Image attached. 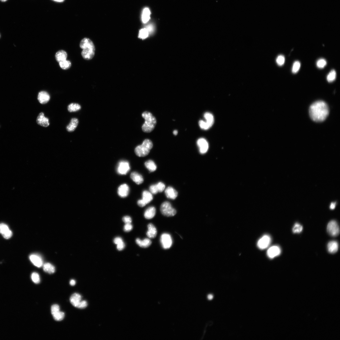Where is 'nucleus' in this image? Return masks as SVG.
I'll return each mask as SVG.
<instances>
[{"label":"nucleus","mask_w":340,"mask_h":340,"mask_svg":"<svg viewBox=\"0 0 340 340\" xmlns=\"http://www.w3.org/2000/svg\"><path fill=\"white\" fill-rule=\"evenodd\" d=\"M302 230L303 226L298 223L295 224L293 228V231L294 233H300Z\"/></svg>","instance_id":"obj_39"},{"label":"nucleus","mask_w":340,"mask_h":340,"mask_svg":"<svg viewBox=\"0 0 340 340\" xmlns=\"http://www.w3.org/2000/svg\"><path fill=\"white\" fill-rule=\"evenodd\" d=\"M153 147L152 141L149 139H146L144 141L142 145L136 147L134 152L138 156L144 157L149 154Z\"/></svg>","instance_id":"obj_4"},{"label":"nucleus","mask_w":340,"mask_h":340,"mask_svg":"<svg viewBox=\"0 0 340 340\" xmlns=\"http://www.w3.org/2000/svg\"><path fill=\"white\" fill-rule=\"evenodd\" d=\"M149 34V32L146 28H142L139 31L138 37L141 39H145L147 38Z\"/></svg>","instance_id":"obj_32"},{"label":"nucleus","mask_w":340,"mask_h":340,"mask_svg":"<svg viewBox=\"0 0 340 340\" xmlns=\"http://www.w3.org/2000/svg\"><path fill=\"white\" fill-rule=\"evenodd\" d=\"M123 221L126 224H131L132 219L130 216H126L124 217L123 218Z\"/></svg>","instance_id":"obj_47"},{"label":"nucleus","mask_w":340,"mask_h":340,"mask_svg":"<svg viewBox=\"0 0 340 340\" xmlns=\"http://www.w3.org/2000/svg\"><path fill=\"white\" fill-rule=\"evenodd\" d=\"M36 121L37 124L45 127H46L50 125L48 119L44 117V114L43 113L39 114L37 118Z\"/></svg>","instance_id":"obj_14"},{"label":"nucleus","mask_w":340,"mask_h":340,"mask_svg":"<svg viewBox=\"0 0 340 340\" xmlns=\"http://www.w3.org/2000/svg\"><path fill=\"white\" fill-rule=\"evenodd\" d=\"M165 193L166 197L171 199H175L178 195L177 190L171 186L168 187L166 188Z\"/></svg>","instance_id":"obj_17"},{"label":"nucleus","mask_w":340,"mask_h":340,"mask_svg":"<svg viewBox=\"0 0 340 340\" xmlns=\"http://www.w3.org/2000/svg\"><path fill=\"white\" fill-rule=\"evenodd\" d=\"M336 203H332L331 204L330 208L331 210H334L335 207Z\"/></svg>","instance_id":"obj_52"},{"label":"nucleus","mask_w":340,"mask_h":340,"mask_svg":"<svg viewBox=\"0 0 340 340\" xmlns=\"http://www.w3.org/2000/svg\"><path fill=\"white\" fill-rule=\"evenodd\" d=\"M213 298V296L212 294H209L208 296V300H212Z\"/></svg>","instance_id":"obj_53"},{"label":"nucleus","mask_w":340,"mask_h":340,"mask_svg":"<svg viewBox=\"0 0 340 340\" xmlns=\"http://www.w3.org/2000/svg\"><path fill=\"white\" fill-rule=\"evenodd\" d=\"M12 231L10 230L8 232L3 235V236L5 239H9L12 236Z\"/></svg>","instance_id":"obj_48"},{"label":"nucleus","mask_w":340,"mask_h":340,"mask_svg":"<svg viewBox=\"0 0 340 340\" xmlns=\"http://www.w3.org/2000/svg\"><path fill=\"white\" fill-rule=\"evenodd\" d=\"M133 228V227L131 224H126L124 226V230L125 232H128L131 231Z\"/></svg>","instance_id":"obj_46"},{"label":"nucleus","mask_w":340,"mask_h":340,"mask_svg":"<svg viewBox=\"0 0 340 340\" xmlns=\"http://www.w3.org/2000/svg\"><path fill=\"white\" fill-rule=\"evenodd\" d=\"M10 230L8 226L6 224L3 223L0 224V233L2 236L8 232Z\"/></svg>","instance_id":"obj_36"},{"label":"nucleus","mask_w":340,"mask_h":340,"mask_svg":"<svg viewBox=\"0 0 340 340\" xmlns=\"http://www.w3.org/2000/svg\"><path fill=\"white\" fill-rule=\"evenodd\" d=\"M310 117L313 121L322 122L326 119L329 114L327 104L323 101H317L313 103L309 108Z\"/></svg>","instance_id":"obj_1"},{"label":"nucleus","mask_w":340,"mask_h":340,"mask_svg":"<svg viewBox=\"0 0 340 340\" xmlns=\"http://www.w3.org/2000/svg\"><path fill=\"white\" fill-rule=\"evenodd\" d=\"M156 185L159 193L162 192L165 189V184L162 182H159L157 184H156Z\"/></svg>","instance_id":"obj_43"},{"label":"nucleus","mask_w":340,"mask_h":340,"mask_svg":"<svg viewBox=\"0 0 340 340\" xmlns=\"http://www.w3.org/2000/svg\"><path fill=\"white\" fill-rule=\"evenodd\" d=\"M327 230L328 233L332 237L337 236L340 233L338 224L337 222L334 220H332L328 223Z\"/></svg>","instance_id":"obj_7"},{"label":"nucleus","mask_w":340,"mask_h":340,"mask_svg":"<svg viewBox=\"0 0 340 340\" xmlns=\"http://www.w3.org/2000/svg\"><path fill=\"white\" fill-rule=\"evenodd\" d=\"M301 66V63L298 61H295L293 64L292 72L294 73H296L299 70Z\"/></svg>","instance_id":"obj_37"},{"label":"nucleus","mask_w":340,"mask_h":340,"mask_svg":"<svg viewBox=\"0 0 340 340\" xmlns=\"http://www.w3.org/2000/svg\"><path fill=\"white\" fill-rule=\"evenodd\" d=\"M81 109V107L79 104L75 103L70 104L68 106V111L71 112H75L80 110Z\"/></svg>","instance_id":"obj_31"},{"label":"nucleus","mask_w":340,"mask_h":340,"mask_svg":"<svg viewBox=\"0 0 340 340\" xmlns=\"http://www.w3.org/2000/svg\"><path fill=\"white\" fill-rule=\"evenodd\" d=\"M136 242L140 247L143 248H148L152 244V241L148 238H145L142 240L138 238L136 239Z\"/></svg>","instance_id":"obj_23"},{"label":"nucleus","mask_w":340,"mask_h":340,"mask_svg":"<svg viewBox=\"0 0 340 340\" xmlns=\"http://www.w3.org/2000/svg\"><path fill=\"white\" fill-rule=\"evenodd\" d=\"M276 62L278 65L282 66L285 63V58L284 56L282 55H280L278 56L276 59Z\"/></svg>","instance_id":"obj_41"},{"label":"nucleus","mask_w":340,"mask_h":340,"mask_svg":"<svg viewBox=\"0 0 340 340\" xmlns=\"http://www.w3.org/2000/svg\"><path fill=\"white\" fill-rule=\"evenodd\" d=\"M53 1L57 2H62L64 1L65 0H53Z\"/></svg>","instance_id":"obj_55"},{"label":"nucleus","mask_w":340,"mask_h":340,"mask_svg":"<svg viewBox=\"0 0 340 340\" xmlns=\"http://www.w3.org/2000/svg\"><path fill=\"white\" fill-rule=\"evenodd\" d=\"M197 144L201 154H204L208 151L209 146L208 142L203 138H201L198 140Z\"/></svg>","instance_id":"obj_11"},{"label":"nucleus","mask_w":340,"mask_h":340,"mask_svg":"<svg viewBox=\"0 0 340 340\" xmlns=\"http://www.w3.org/2000/svg\"><path fill=\"white\" fill-rule=\"evenodd\" d=\"M78 120L77 118H73L71 120L69 124L66 126V129L68 132H71L74 131L78 126Z\"/></svg>","instance_id":"obj_24"},{"label":"nucleus","mask_w":340,"mask_h":340,"mask_svg":"<svg viewBox=\"0 0 340 340\" xmlns=\"http://www.w3.org/2000/svg\"><path fill=\"white\" fill-rule=\"evenodd\" d=\"M132 180L138 185L142 184L143 182V178L142 175L136 172H132L130 175Z\"/></svg>","instance_id":"obj_20"},{"label":"nucleus","mask_w":340,"mask_h":340,"mask_svg":"<svg viewBox=\"0 0 340 340\" xmlns=\"http://www.w3.org/2000/svg\"><path fill=\"white\" fill-rule=\"evenodd\" d=\"M31 278L33 281L36 284L40 283V279L39 274L37 273L33 272L31 275Z\"/></svg>","instance_id":"obj_40"},{"label":"nucleus","mask_w":340,"mask_h":340,"mask_svg":"<svg viewBox=\"0 0 340 340\" xmlns=\"http://www.w3.org/2000/svg\"><path fill=\"white\" fill-rule=\"evenodd\" d=\"M66 52L63 50H60L56 53L55 55L56 60L59 62L66 60L67 57Z\"/></svg>","instance_id":"obj_26"},{"label":"nucleus","mask_w":340,"mask_h":340,"mask_svg":"<svg viewBox=\"0 0 340 340\" xmlns=\"http://www.w3.org/2000/svg\"><path fill=\"white\" fill-rule=\"evenodd\" d=\"M129 163L126 161H121L118 163L117 170L118 173L121 175H125L130 170Z\"/></svg>","instance_id":"obj_9"},{"label":"nucleus","mask_w":340,"mask_h":340,"mask_svg":"<svg viewBox=\"0 0 340 340\" xmlns=\"http://www.w3.org/2000/svg\"><path fill=\"white\" fill-rule=\"evenodd\" d=\"M53 318L55 321H61L64 319L65 314L64 312L60 311L53 315Z\"/></svg>","instance_id":"obj_35"},{"label":"nucleus","mask_w":340,"mask_h":340,"mask_svg":"<svg viewBox=\"0 0 340 340\" xmlns=\"http://www.w3.org/2000/svg\"><path fill=\"white\" fill-rule=\"evenodd\" d=\"M50 99V96L46 91H42L39 93L38 99L41 104H46L49 101Z\"/></svg>","instance_id":"obj_16"},{"label":"nucleus","mask_w":340,"mask_h":340,"mask_svg":"<svg viewBox=\"0 0 340 340\" xmlns=\"http://www.w3.org/2000/svg\"><path fill=\"white\" fill-rule=\"evenodd\" d=\"M76 282L75 280L72 279L71 280L70 282V285L72 286H74L75 285Z\"/></svg>","instance_id":"obj_51"},{"label":"nucleus","mask_w":340,"mask_h":340,"mask_svg":"<svg viewBox=\"0 0 340 340\" xmlns=\"http://www.w3.org/2000/svg\"><path fill=\"white\" fill-rule=\"evenodd\" d=\"M114 242L115 244L117 245V249L119 251H121L125 247V244L120 237L116 238L114 239Z\"/></svg>","instance_id":"obj_28"},{"label":"nucleus","mask_w":340,"mask_h":340,"mask_svg":"<svg viewBox=\"0 0 340 340\" xmlns=\"http://www.w3.org/2000/svg\"><path fill=\"white\" fill-rule=\"evenodd\" d=\"M281 253V249L279 246H274L268 249L267 254L268 257L272 259L279 255Z\"/></svg>","instance_id":"obj_12"},{"label":"nucleus","mask_w":340,"mask_h":340,"mask_svg":"<svg viewBox=\"0 0 340 340\" xmlns=\"http://www.w3.org/2000/svg\"><path fill=\"white\" fill-rule=\"evenodd\" d=\"M147 227L148 230L147 233V237L150 238H155L157 234V231L155 227L153 224L150 223L148 224Z\"/></svg>","instance_id":"obj_18"},{"label":"nucleus","mask_w":340,"mask_h":340,"mask_svg":"<svg viewBox=\"0 0 340 340\" xmlns=\"http://www.w3.org/2000/svg\"><path fill=\"white\" fill-rule=\"evenodd\" d=\"M204 118L206 119V122L200 120L199 122V125L201 129L207 130L210 128L213 125L214 118L213 116L209 112H206L204 115Z\"/></svg>","instance_id":"obj_5"},{"label":"nucleus","mask_w":340,"mask_h":340,"mask_svg":"<svg viewBox=\"0 0 340 340\" xmlns=\"http://www.w3.org/2000/svg\"><path fill=\"white\" fill-rule=\"evenodd\" d=\"M145 165L147 169L151 172H153L156 169V165L154 162L152 160H148L145 163Z\"/></svg>","instance_id":"obj_30"},{"label":"nucleus","mask_w":340,"mask_h":340,"mask_svg":"<svg viewBox=\"0 0 340 340\" xmlns=\"http://www.w3.org/2000/svg\"><path fill=\"white\" fill-rule=\"evenodd\" d=\"M149 190L150 192L152 194H155L159 193L156 184L152 185L149 188Z\"/></svg>","instance_id":"obj_44"},{"label":"nucleus","mask_w":340,"mask_h":340,"mask_svg":"<svg viewBox=\"0 0 340 340\" xmlns=\"http://www.w3.org/2000/svg\"><path fill=\"white\" fill-rule=\"evenodd\" d=\"M160 240L162 247L164 249H170L172 244V238L169 234H163L161 236Z\"/></svg>","instance_id":"obj_8"},{"label":"nucleus","mask_w":340,"mask_h":340,"mask_svg":"<svg viewBox=\"0 0 340 340\" xmlns=\"http://www.w3.org/2000/svg\"><path fill=\"white\" fill-rule=\"evenodd\" d=\"M29 259L35 266L40 267L43 265V261L41 257L36 254H32L29 256Z\"/></svg>","instance_id":"obj_13"},{"label":"nucleus","mask_w":340,"mask_h":340,"mask_svg":"<svg viewBox=\"0 0 340 340\" xmlns=\"http://www.w3.org/2000/svg\"><path fill=\"white\" fill-rule=\"evenodd\" d=\"M160 211L162 214L167 217H172L176 214L177 211L169 202L165 201L161 205Z\"/></svg>","instance_id":"obj_6"},{"label":"nucleus","mask_w":340,"mask_h":340,"mask_svg":"<svg viewBox=\"0 0 340 340\" xmlns=\"http://www.w3.org/2000/svg\"><path fill=\"white\" fill-rule=\"evenodd\" d=\"M137 204L139 206L141 207H144L146 205V204L144 202L142 199H140L138 200L137 202Z\"/></svg>","instance_id":"obj_49"},{"label":"nucleus","mask_w":340,"mask_h":340,"mask_svg":"<svg viewBox=\"0 0 340 340\" xmlns=\"http://www.w3.org/2000/svg\"><path fill=\"white\" fill-rule=\"evenodd\" d=\"M142 116L145 119V122L142 126L143 132L149 133L154 129L156 124L155 117L150 112L145 111L142 114Z\"/></svg>","instance_id":"obj_3"},{"label":"nucleus","mask_w":340,"mask_h":340,"mask_svg":"<svg viewBox=\"0 0 340 340\" xmlns=\"http://www.w3.org/2000/svg\"><path fill=\"white\" fill-rule=\"evenodd\" d=\"M59 65L61 68L64 70H66L69 69L71 66V63L69 61L66 60L61 62H59Z\"/></svg>","instance_id":"obj_34"},{"label":"nucleus","mask_w":340,"mask_h":340,"mask_svg":"<svg viewBox=\"0 0 340 340\" xmlns=\"http://www.w3.org/2000/svg\"><path fill=\"white\" fill-rule=\"evenodd\" d=\"M80 46L83 49L81 52V55L84 59L90 60L94 57L95 47L91 40L87 38L82 39L80 44Z\"/></svg>","instance_id":"obj_2"},{"label":"nucleus","mask_w":340,"mask_h":340,"mask_svg":"<svg viewBox=\"0 0 340 340\" xmlns=\"http://www.w3.org/2000/svg\"><path fill=\"white\" fill-rule=\"evenodd\" d=\"M150 11L148 8H145L143 10L141 16V20L143 24H146L150 18Z\"/></svg>","instance_id":"obj_25"},{"label":"nucleus","mask_w":340,"mask_h":340,"mask_svg":"<svg viewBox=\"0 0 340 340\" xmlns=\"http://www.w3.org/2000/svg\"><path fill=\"white\" fill-rule=\"evenodd\" d=\"M336 77V73L334 69L332 70L328 75L327 77V80L329 83H331L335 80Z\"/></svg>","instance_id":"obj_33"},{"label":"nucleus","mask_w":340,"mask_h":340,"mask_svg":"<svg viewBox=\"0 0 340 340\" xmlns=\"http://www.w3.org/2000/svg\"><path fill=\"white\" fill-rule=\"evenodd\" d=\"M43 267L44 271L48 274H53L55 271V267L50 263L44 264Z\"/></svg>","instance_id":"obj_29"},{"label":"nucleus","mask_w":340,"mask_h":340,"mask_svg":"<svg viewBox=\"0 0 340 340\" xmlns=\"http://www.w3.org/2000/svg\"><path fill=\"white\" fill-rule=\"evenodd\" d=\"M60 308L58 305L55 304L52 305L51 307V313L52 316L60 311Z\"/></svg>","instance_id":"obj_42"},{"label":"nucleus","mask_w":340,"mask_h":340,"mask_svg":"<svg viewBox=\"0 0 340 340\" xmlns=\"http://www.w3.org/2000/svg\"><path fill=\"white\" fill-rule=\"evenodd\" d=\"M82 297L80 294L78 293H74L72 295L70 298V301L75 307H76L82 301Z\"/></svg>","instance_id":"obj_19"},{"label":"nucleus","mask_w":340,"mask_h":340,"mask_svg":"<svg viewBox=\"0 0 340 340\" xmlns=\"http://www.w3.org/2000/svg\"><path fill=\"white\" fill-rule=\"evenodd\" d=\"M129 186L125 184H122L118 188V195L121 197H125L129 195Z\"/></svg>","instance_id":"obj_15"},{"label":"nucleus","mask_w":340,"mask_h":340,"mask_svg":"<svg viewBox=\"0 0 340 340\" xmlns=\"http://www.w3.org/2000/svg\"><path fill=\"white\" fill-rule=\"evenodd\" d=\"M146 28L147 29L149 33H151L153 30V27L151 25L148 26Z\"/></svg>","instance_id":"obj_50"},{"label":"nucleus","mask_w":340,"mask_h":340,"mask_svg":"<svg viewBox=\"0 0 340 340\" xmlns=\"http://www.w3.org/2000/svg\"><path fill=\"white\" fill-rule=\"evenodd\" d=\"M339 244L337 242L331 241L328 243V251L331 253H334L338 251Z\"/></svg>","instance_id":"obj_22"},{"label":"nucleus","mask_w":340,"mask_h":340,"mask_svg":"<svg viewBox=\"0 0 340 340\" xmlns=\"http://www.w3.org/2000/svg\"><path fill=\"white\" fill-rule=\"evenodd\" d=\"M156 213V209L154 207L148 208L144 213L145 217L147 219H151L154 218Z\"/></svg>","instance_id":"obj_21"},{"label":"nucleus","mask_w":340,"mask_h":340,"mask_svg":"<svg viewBox=\"0 0 340 340\" xmlns=\"http://www.w3.org/2000/svg\"><path fill=\"white\" fill-rule=\"evenodd\" d=\"M178 131L177 130H174L173 131V133L174 135L177 136L178 134Z\"/></svg>","instance_id":"obj_54"},{"label":"nucleus","mask_w":340,"mask_h":340,"mask_svg":"<svg viewBox=\"0 0 340 340\" xmlns=\"http://www.w3.org/2000/svg\"><path fill=\"white\" fill-rule=\"evenodd\" d=\"M1 1L2 2H4L7 1V0H1Z\"/></svg>","instance_id":"obj_56"},{"label":"nucleus","mask_w":340,"mask_h":340,"mask_svg":"<svg viewBox=\"0 0 340 340\" xmlns=\"http://www.w3.org/2000/svg\"><path fill=\"white\" fill-rule=\"evenodd\" d=\"M143 201L146 205L152 200L153 199L152 194L147 190H144L142 194Z\"/></svg>","instance_id":"obj_27"},{"label":"nucleus","mask_w":340,"mask_h":340,"mask_svg":"<svg viewBox=\"0 0 340 340\" xmlns=\"http://www.w3.org/2000/svg\"><path fill=\"white\" fill-rule=\"evenodd\" d=\"M327 64V62L325 60L321 58L317 61L316 63L317 66L319 69H323L325 66Z\"/></svg>","instance_id":"obj_38"},{"label":"nucleus","mask_w":340,"mask_h":340,"mask_svg":"<svg viewBox=\"0 0 340 340\" xmlns=\"http://www.w3.org/2000/svg\"><path fill=\"white\" fill-rule=\"evenodd\" d=\"M271 242V238L269 235H264L258 242V247L260 249H266L269 246Z\"/></svg>","instance_id":"obj_10"},{"label":"nucleus","mask_w":340,"mask_h":340,"mask_svg":"<svg viewBox=\"0 0 340 340\" xmlns=\"http://www.w3.org/2000/svg\"><path fill=\"white\" fill-rule=\"evenodd\" d=\"M88 304L87 301H81L77 306V308L83 309L87 307Z\"/></svg>","instance_id":"obj_45"},{"label":"nucleus","mask_w":340,"mask_h":340,"mask_svg":"<svg viewBox=\"0 0 340 340\" xmlns=\"http://www.w3.org/2000/svg\"><path fill=\"white\" fill-rule=\"evenodd\" d=\"M0 37H1V36H0Z\"/></svg>","instance_id":"obj_57"}]
</instances>
